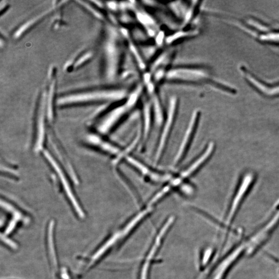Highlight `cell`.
I'll use <instances>...</instances> for the list:
<instances>
[{
  "instance_id": "obj_1",
  "label": "cell",
  "mask_w": 279,
  "mask_h": 279,
  "mask_svg": "<svg viewBox=\"0 0 279 279\" xmlns=\"http://www.w3.org/2000/svg\"><path fill=\"white\" fill-rule=\"evenodd\" d=\"M165 80L174 83H206L212 88L217 81L211 77L206 67L195 65L177 66L170 69L166 73Z\"/></svg>"
},
{
  "instance_id": "obj_2",
  "label": "cell",
  "mask_w": 279,
  "mask_h": 279,
  "mask_svg": "<svg viewBox=\"0 0 279 279\" xmlns=\"http://www.w3.org/2000/svg\"><path fill=\"white\" fill-rule=\"evenodd\" d=\"M176 221V217L171 216L162 223L156 232L141 263L138 279H151L152 268L164 243L167 235Z\"/></svg>"
},
{
  "instance_id": "obj_3",
  "label": "cell",
  "mask_w": 279,
  "mask_h": 279,
  "mask_svg": "<svg viewBox=\"0 0 279 279\" xmlns=\"http://www.w3.org/2000/svg\"><path fill=\"white\" fill-rule=\"evenodd\" d=\"M109 33V38L106 44V72L110 79H115L121 73L124 52L120 34L114 29H111Z\"/></svg>"
},
{
  "instance_id": "obj_4",
  "label": "cell",
  "mask_w": 279,
  "mask_h": 279,
  "mask_svg": "<svg viewBox=\"0 0 279 279\" xmlns=\"http://www.w3.org/2000/svg\"><path fill=\"white\" fill-rule=\"evenodd\" d=\"M179 105V98L176 96H172L169 101L168 107L157 146L154 159L155 164H158L163 156L176 121Z\"/></svg>"
},
{
  "instance_id": "obj_5",
  "label": "cell",
  "mask_w": 279,
  "mask_h": 279,
  "mask_svg": "<svg viewBox=\"0 0 279 279\" xmlns=\"http://www.w3.org/2000/svg\"><path fill=\"white\" fill-rule=\"evenodd\" d=\"M256 178L255 175L248 173L241 180L227 213V220L225 223V230L228 234L233 225L244 202L248 196L254 186Z\"/></svg>"
},
{
  "instance_id": "obj_6",
  "label": "cell",
  "mask_w": 279,
  "mask_h": 279,
  "mask_svg": "<svg viewBox=\"0 0 279 279\" xmlns=\"http://www.w3.org/2000/svg\"><path fill=\"white\" fill-rule=\"evenodd\" d=\"M256 19H247L242 22L241 28L257 38L260 42L279 47V29L271 27Z\"/></svg>"
},
{
  "instance_id": "obj_7",
  "label": "cell",
  "mask_w": 279,
  "mask_h": 279,
  "mask_svg": "<svg viewBox=\"0 0 279 279\" xmlns=\"http://www.w3.org/2000/svg\"><path fill=\"white\" fill-rule=\"evenodd\" d=\"M279 225V210L277 213L259 230L246 243V254L249 256L254 255L271 237Z\"/></svg>"
},
{
  "instance_id": "obj_8",
  "label": "cell",
  "mask_w": 279,
  "mask_h": 279,
  "mask_svg": "<svg viewBox=\"0 0 279 279\" xmlns=\"http://www.w3.org/2000/svg\"><path fill=\"white\" fill-rule=\"evenodd\" d=\"M201 117V112L199 109L194 111L179 149L174 160V167L179 166L188 154L196 135Z\"/></svg>"
},
{
  "instance_id": "obj_9",
  "label": "cell",
  "mask_w": 279,
  "mask_h": 279,
  "mask_svg": "<svg viewBox=\"0 0 279 279\" xmlns=\"http://www.w3.org/2000/svg\"><path fill=\"white\" fill-rule=\"evenodd\" d=\"M215 151V145L212 142H209L202 154L195 161L187 167L176 179H174L168 185L171 189L178 187L185 180L196 174L207 163L212 156Z\"/></svg>"
},
{
  "instance_id": "obj_10",
  "label": "cell",
  "mask_w": 279,
  "mask_h": 279,
  "mask_svg": "<svg viewBox=\"0 0 279 279\" xmlns=\"http://www.w3.org/2000/svg\"><path fill=\"white\" fill-rule=\"evenodd\" d=\"M246 243L237 247L215 267L209 279H226L235 264L246 254Z\"/></svg>"
},
{
  "instance_id": "obj_11",
  "label": "cell",
  "mask_w": 279,
  "mask_h": 279,
  "mask_svg": "<svg viewBox=\"0 0 279 279\" xmlns=\"http://www.w3.org/2000/svg\"><path fill=\"white\" fill-rule=\"evenodd\" d=\"M57 70L54 66L51 67L48 74L46 89L45 91L47 117L52 120L54 115L55 107L58 103L57 93Z\"/></svg>"
},
{
  "instance_id": "obj_12",
  "label": "cell",
  "mask_w": 279,
  "mask_h": 279,
  "mask_svg": "<svg viewBox=\"0 0 279 279\" xmlns=\"http://www.w3.org/2000/svg\"><path fill=\"white\" fill-rule=\"evenodd\" d=\"M125 159L127 162L133 166L142 176L154 183H162L171 180L170 175L156 173L133 157L127 155L125 157Z\"/></svg>"
},
{
  "instance_id": "obj_13",
  "label": "cell",
  "mask_w": 279,
  "mask_h": 279,
  "mask_svg": "<svg viewBox=\"0 0 279 279\" xmlns=\"http://www.w3.org/2000/svg\"><path fill=\"white\" fill-rule=\"evenodd\" d=\"M48 153H46L45 156H46L49 162H50L56 173H57L58 176H59L62 184H63L64 185L63 188L66 194H67L68 198L71 201L73 205L76 210V211L78 214H79L80 217H83L84 216V214L74 196V194L73 193L72 190L70 187L69 182L68 181L67 179L66 178V176L63 173V171L61 170L59 165H58V164L53 160L51 155Z\"/></svg>"
},
{
  "instance_id": "obj_14",
  "label": "cell",
  "mask_w": 279,
  "mask_h": 279,
  "mask_svg": "<svg viewBox=\"0 0 279 279\" xmlns=\"http://www.w3.org/2000/svg\"><path fill=\"white\" fill-rule=\"evenodd\" d=\"M143 130L142 134V148H144L148 139L153 119V110L151 101H146L143 106Z\"/></svg>"
},
{
  "instance_id": "obj_15",
  "label": "cell",
  "mask_w": 279,
  "mask_h": 279,
  "mask_svg": "<svg viewBox=\"0 0 279 279\" xmlns=\"http://www.w3.org/2000/svg\"><path fill=\"white\" fill-rule=\"evenodd\" d=\"M49 12L46 13L36 17L30 18L27 22L23 23L12 32V37L15 39H19L26 35L29 32L32 30L35 26L41 23Z\"/></svg>"
},
{
  "instance_id": "obj_16",
  "label": "cell",
  "mask_w": 279,
  "mask_h": 279,
  "mask_svg": "<svg viewBox=\"0 0 279 279\" xmlns=\"http://www.w3.org/2000/svg\"><path fill=\"white\" fill-rule=\"evenodd\" d=\"M94 52L87 50L80 52L66 66V71L71 72L82 68L90 63L94 57Z\"/></svg>"
},
{
  "instance_id": "obj_17",
  "label": "cell",
  "mask_w": 279,
  "mask_h": 279,
  "mask_svg": "<svg viewBox=\"0 0 279 279\" xmlns=\"http://www.w3.org/2000/svg\"><path fill=\"white\" fill-rule=\"evenodd\" d=\"M214 248L212 247L205 248L200 252L198 261V266L200 271L204 272L206 270L209 263L211 262L214 254Z\"/></svg>"
},
{
  "instance_id": "obj_18",
  "label": "cell",
  "mask_w": 279,
  "mask_h": 279,
  "mask_svg": "<svg viewBox=\"0 0 279 279\" xmlns=\"http://www.w3.org/2000/svg\"><path fill=\"white\" fill-rule=\"evenodd\" d=\"M9 8L10 7L8 4H5V6L2 8L1 16H3V15L9 10Z\"/></svg>"
},
{
  "instance_id": "obj_19",
  "label": "cell",
  "mask_w": 279,
  "mask_h": 279,
  "mask_svg": "<svg viewBox=\"0 0 279 279\" xmlns=\"http://www.w3.org/2000/svg\"><path fill=\"white\" fill-rule=\"evenodd\" d=\"M274 208L276 210H279V200L276 202V203L274 205Z\"/></svg>"
}]
</instances>
